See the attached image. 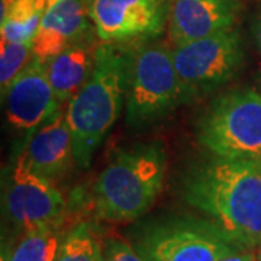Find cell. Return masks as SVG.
<instances>
[{
  "label": "cell",
  "mask_w": 261,
  "mask_h": 261,
  "mask_svg": "<svg viewBox=\"0 0 261 261\" xmlns=\"http://www.w3.org/2000/svg\"><path fill=\"white\" fill-rule=\"evenodd\" d=\"M3 212L20 233L61 228L65 200L53 181L29 170L20 152L5 187Z\"/></svg>",
  "instance_id": "obj_8"
},
{
  "label": "cell",
  "mask_w": 261,
  "mask_h": 261,
  "mask_svg": "<svg viewBox=\"0 0 261 261\" xmlns=\"http://www.w3.org/2000/svg\"><path fill=\"white\" fill-rule=\"evenodd\" d=\"M197 141L216 157L261 163V94L238 89L216 97L197 122Z\"/></svg>",
  "instance_id": "obj_6"
},
{
  "label": "cell",
  "mask_w": 261,
  "mask_h": 261,
  "mask_svg": "<svg viewBox=\"0 0 261 261\" xmlns=\"http://www.w3.org/2000/svg\"><path fill=\"white\" fill-rule=\"evenodd\" d=\"M252 34H254V39H255V44L260 49L261 53V10L257 13V16L254 19V23H252Z\"/></svg>",
  "instance_id": "obj_21"
},
{
  "label": "cell",
  "mask_w": 261,
  "mask_h": 261,
  "mask_svg": "<svg viewBox=\"0 0 261 261\" xmlns=\"http://www.w3.org/2000/svg\"><path fill=\"white\" fill-rule=\"evenodd\" d=\"M187 102L229 83L244 64V47L237 31L228 29L171 49Z\"/></svg>",
  "instance_id": "obj_7"
},
{
  "label": "cell",
  "mask_w": 261,
  "mask_h": 261,
  "mask_svg": "<svg viewBox=\"0 0 261 261\" xmlns=\"http://www.w3.org/2000/svg\"><path fill=\"white\" fill-rule=\"evenodd\" d=\"M240 10V0H170V38L177 47L232 29Z\"/></svg>",
  "instance_id": "obj_12"
},
{
  "label": "cell",
  "mask_w": 261,
  "mask_h": 261,
  "mask_svg": "<svg viewBox=\"0 0 261 261\" xmlns=\"http://www.w3.org/2000/svg\"><path fill=\"white\" fill-rule=\"evenodd\" d=\"M152 39L128 44L129 65L125 121L134 129L155 125L166 119L177 106L187 103L171 49Z\"/></svg>",
  "instance_id": "obj_4"
},
{
  "label": "cell",
  "mask_w": 261,
  "mask_h": 261,
  "mask_svg": "<svg viewBox=\"0 0 261 261\" xmlns=\"http://www.w3.org/2000/svg\"><path fill=\"white\" fill-rule=\"evenodd\" d=\"M167 168V154L159 141L119 149L93 186L97 216L125 224L141 218L160 195Z\"/></svg>",
  "instance_id": "obj_3"
},
{
  "label": "cell",
  "mask_w": 261,
  "mask_h": 261,
  "mask_svg": "<svg viewBox=\"0 0 261 261\" xmlns=\"http://www.w3.org/2000/svg\"><path fill=\"white\" fill-rule=\"evenodd\" d=\"M90 8L92 0H56L48 6L34 39V56L49 61L77 42L97 37Z\"/></svg>",
  "instance_id": "obj_11"
},
{
  "label": "cell",
  "mask_w": 261,
  "mask_h": 261,
  "mask_svg": "<svg viewBox=\"0 0 261 261\" xmlns=\"http://www.w3.org/2000/svg\"><path fill=\"white\" fill-rule=\"evenodd\" d=\"M22 155L31 171L53 183L68 174L75 160L71 132L63 111L29 137Z\"/></svg>",
  "instance_id": "obj_13"
},
{
  "label": "cell",
  "mask_w": 261,
  "mask_h": 261,
  "mask_svg": "<svg viewBox=\"0 0 261 261\" xmlns=\"http://www.w3.org/2000/svg\"><path fill=\"white\" fill-rule=\"evenodd\" d=\"M103 261H145L135 248L121 238H106L103 241Z\"/></svg>",
  "instance_id": "obj_19"
},
{
  "label": "cell",
  "mask_w": 261,
  "mask_h": 261,
  "mask_svg": "<svg viewBox=\"0 0 261 261\" xmlns=\"http://www.w3.org/2000/svg\"><path fill=\"white\" fill-rule=\"evenodd\" d=\"M54 261H103V243L93 225L80 222L65 233Z\"/></svg>",
  "instance_id": "obj_17"
},
{
  "label": "cell",
  "mask_w": 261,
  "mask_h": 261,
  "mask_svg": "<svg viewBox=\"0 0 261 261\" xmlns=\"http://www.w3.org/2000/svg\"><path fill=\"white\" fill-rule=\"evenodd\" d=\"M34 58V44L10 42L2 39L0 47V87L2 94L8 90Z\"/></svg>",
  "instance_id": "obj_18"
},
{
  "label": "cell",
  "mask_w": 261,
  "mask_h": 261,
  "mask_svg": "<svg viewBox=\"0 0 261 261\" xmlns=\"http://www.w3.org/2000/svg\"><path fill=\"white\" fill-rule=\"evenodd\" d=\"M54 2L56 0H2V39L34 44L44 13Z\"/></svg>",
  "instance_id": "obj_15"
},
{
  "label": "cell",
  "mask_w": 261,
  "mask_h": 261,
  "mask_svg": "<svg viewBox=\"0 0 261 261\" xmlns=\"http://www.w3.org/2000/svg\"><path fill=\"white\" fill-rule=\"evenodd\" d=\"M130 245L145 261H219L238 248L211 219L166 215L141 222L130 233Z\"/></svg>",
  "instance_id": "obj_5"
},
{
  "label": "cell",
  "mask_w": 261,
  "mask_h": 261,
  "mask_svg": "<svg viewBox=\"0 0 261 261\" xmlns=\"http://www.w3.org/2000/svg\"><path fill=\"white\" fill-rule=\"evenodd\" d=\"M128 65V42L99 44L92 74L68 102L65 118L73 138L74 160L80 168H89L94 151L126 103Z\"/></svg>",
  "instance_id": "obj_2"
},
{
  "label": "cell",
  "mask_w": 261,
  "mask_h": 261,
  "mask_svg": "<svg viewBox=\"0 0 261 261\" xmlns=\"http://www.w3.org/2000/svg\"><path fill=\"white\" fill-rule=\"evenodd\" d=\"M219 261H255V248H238L224 255Z\"/></svg>",
  "instance_id": "obj_20"
},
{
  "label": "cell",
  "mask_w": 261,
  "mask_h": 261,
  "mask_svg": "<svg viewBox=\"0 0 261 261\" xmlns=\"http://www.w3.org/2000/svg\"><path fill=\"white\" fill-rule=\"evenodd\" d=\"M6 102V116L16 130L29 137L61 111V103L48 79V61L34 56L28 67L2 94Z\"/></svg>",
  "instance_id": "obj_10"
},
{
  "label": "cell",
  "mask_w": 261,
  "mask_h": 261,
  "mask_svg": "<svg viewBox=\"0 0 261 261\" xmlns=\"http://www.w3.org/2000/svg\"><path fill=\"white\" fill-rule=\"evenodd\" d=\"M61 241L60 228L25 232L3 252L2 261H54Z\"/></svg>",
  "instance_id": "obj_16"
},
{
  "label": "cell",
  "mask_w": 261,
  "mask_h": 261,
  "mask_svg": "<svg viewBox=\"0 0 261 261\" xmlns=\"http://www.w3.org/2000/svg\"><path fill=\"white\" fill-rule=\"evenodd\" d=\"M99 44L96 38L80 41L48 61V79L61 105L70 102L92 74Z\"/></svg>",
  "instance_id": "obj_14"
},
{
  "label": "cell",
  "mask_w": 261,
  "mask_h": 261,
  "mask_svg": "<svg viewBox=\"0 0 261 261\" xmlns=\"http://www.w3.org/2000/svg\"><path fill=\"white\" fill-rule=\"evenodd\" d=\"M168 3L163 0H92L90 16L103 42L155 38L164 28Z\"/></svg>",
  "instance_id": "obj_9"
},
{
  "label": "cell",
  "mask_w": 261,
  "mask_h": 261,
  "mask_svg": "<svg viewBox=\"0 0 261 261\" xmlns=\"http://www.w3.org/2000/svg\"><path fill=\"white\" fill-rule=\"evenodd\" d=\"M181 196L243 247L261 243V163L197 161L183 174Z\"/></svg>",
  "instance_id": "obj_1"
},
{
  "label": "cell",
  "mask_w": 261,
  "mask_h": 261,
  "mask_svg": "<svg viewBox=\"0 0 261 261\" xmlns=\"http://www.w3.org/2000/svg\"><path fill=\"white\" fill-rule=\"evenodd\" d=\"M255 261H261V243L255 247Z\"/></svg>",
  "instance_id": "obj_22"
}]
</instances>
